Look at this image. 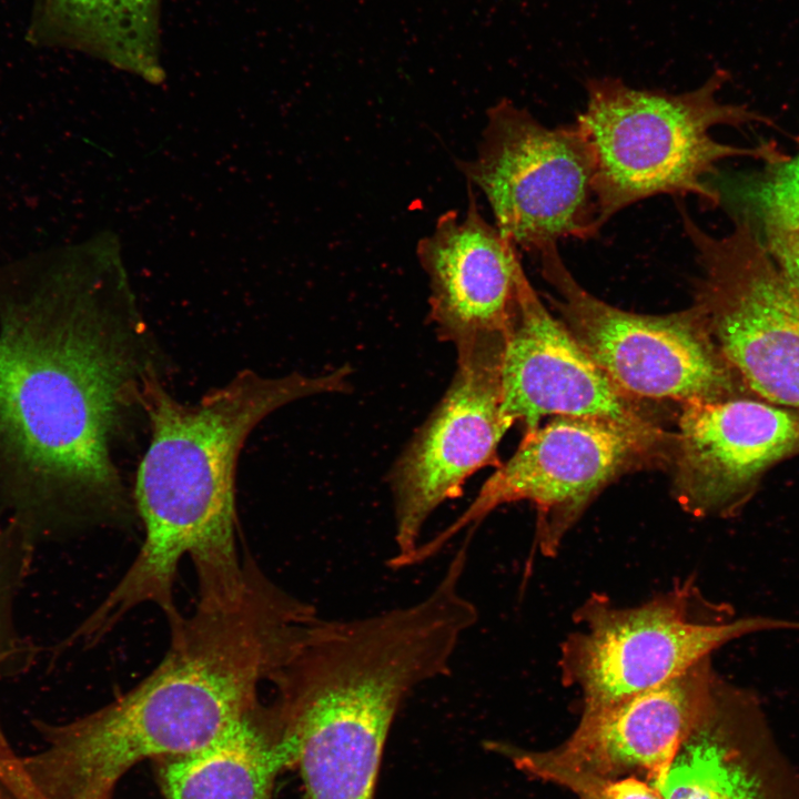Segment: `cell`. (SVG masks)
<instances>
[{
    "instance_id": "cell-1",
    "label": "cell",
    "mask_w": 799,
    "mask_h": 799,
    "mask_svg": "<svg viewBox=\"0 0 799 799\" xmlns=\"http://www.w3.org/2000/svg\"><path fill=\"white\" fill-rule=\"evenodd\" d=\"M109 266L92 243L0 265V492L24 507L123 506L112 444L154 371Z\"/></svg>"
},
{
    "instance_id": "cell-2",
    "label": "cell",
    "mask_w": 799,
    "mask_h": 799,
    "mask_svg": "<svg viewBox=\"0 0 799 799\" xmlns=\"http://www.w3.org/2000/svg\"><path fill=\"white\" fill-rule=\"evenodd\" d=\"M350 376L344 365L316 376L266 377L246 370L195 404H183L149 375L140 404L151 438L135 479L144 539L85 631L98 639L144 604L156 605L168 618L179 613L173 586L184 556L194 565L199 596L236 591L244 580L245 559H240L236 547L234 476L246 437L291 402L346 392Z\"/></svg>"
},
{
    "instance_id": "cell-3",
    "label": "cell",
    "mask_w": 799,
    "mask_h": 799,
    "mask_svg": "<svg viewBox=\"0 0 799 799\" xmlns=\"http://www.w3.org/2000/svg\"><path fill=\"white\" fill-rule=\"evenodd\" d=\"M313 605L276 586L245 555L239 590L199 596L168 618L170 644L138 686L95 712L100 740L123 767L205 748L259 711V688L290 659L318 619Z\"/></svg>"
},
{
    "instance_id": "cell-4",
    "label": "cell",
    "mask_w": 799,
    "mask_h": 799,
    "mask_svg": "<svg viewBox=\"0 0 799 799\" xmlns=\"http://www.w3.org/2000/svg\"><path fill=\"white\" fill-rule=\"evenodd\" d=\"M727 80L728 72L719 69L699 88L679 94L631 88L613 77L586 81V108L576 124L595 159L600 227L625 208L661 194L719 205L721 195L707 179L728 159L785 160L771 146L734 145L712 136L721 125L771 123L745 104L720 101Z\"/></svg>"
},
{
    "instance_id": "cell-5",
    "label": "cell",
    "mask_w": 799,
    "mask_h": 799,
    "mask_svg": "<svg viewBox=\"0 0 799 799\" xmlns=\"http://www.w3.org/2000/svg\"><path fill=\"white\" fill-rule=\"evenodd\" d=\"M574 624L560 646L559 670L563 684L581 692L583 711L661 685L742 636L799 630L797 620L737 617L729 605L706 599L691 577L631 607L593 595Z\"/></svg>"
},
{
    "instance_id": "cell-6",
    "label": "cell",
    "mask_w": 799,
    "mask_h": 799,
    "mask_svg": "<svg viewBox=\"0 0 799 799\" xmlns=\"http://www.w3.org/2000/svg\"><path fill=\"white\" fill-rule=\"evenodd\" d=\"M701 270L695 303L719 354L756 397L799 413V295L747 216L716 236L681 212Z\"/></svg>"
},
{
    "instance_id": "cell-7",
    "label": "cell",
    "mask_w": 799,
    "mask_h": 799,
    "mask_svg": "<svg viewBox=\"0 0 799 799\" xmlns=\"http://www.w3.org/2000/svg\"><path fill=\"white\" fill-rule=\"evenodd\" d=\"M457 168L517 247L539 254L560 240L595 237L601 229L595 159L576 123L548 128L502 99L487 110L476 155L458 160Z\"/></svg>"
},
{
    "instance_id": "cell-8",
    "label": "cell",
    "mask_w": 799,
    "mask_h": 799,
    "mask_svg": "<svg viewBox=\"0 0 799 799\" xmlns=\"http://www.w3.org/2000/svg\"><path fill=\"white\" fill-rule=\"evenodd\" d=\"M560 321L588 356L627 395L684 404L735 393L732 372L700 316L690 309L648 315L615 307L585 290L557 245L539 253Z\"/></svg>"
},
{
    "instance_id": "cell-9",
    "label": "cell",
    "mask_w": 799,
    "mask_h": 799,
    "mask_svg": "<svg viewBox=\"0 0 799 799\" xmlns=\"http://www.w3.org/2000/svg\"><path fill=\"white\" fill-rule=\"evenodd\" d=\"M657 439L620 424L593 417L556 416L526 432L514 455L497 467L468 507L407 559L419 564L461 530L495 508L528 500L537 509L536 543L554 556L589 503Z\"/></svg>"
},
{
    "instance_id": "cell-10",
    "label": "cell",
    "mask_w": 799,
    "mask_h": 799,
    "mask_svg": "<svg viewBox=\"0 0 799 799\" xmlns=\"http://www.w3.org/2000/svg\"><path fill=\"white\" fill-rule=\"evenodd\" d=\"M503 346L504 333H495L456 350L448 388L394 463L388 477L395 544L391 568L404 566L429 516L459 497L472 475L500 465L498 445L513 425L500 411Z\"/></svg>"
},
{
    "instance_id": "cell-11",
    "label": "cell",
    "mask_w": 799,
    "mask_h": 799,
    "mask_svg": "<svg viewBox=\"0 0 799 799\" xmlns=\"http://www.w3.org/2000/svg\"><path fill=\"white\" fill-rule=\"evenodd\" d=\"M500 411L526 432L542 417L576 416L610 421L654 439L660 432L588 356L560 320L546 309L524 269L517 304L504 332Z\"/></svg>"
},
{
    "instance_id": "cell-12",
    "label": "cell",
    "mask_w": 799,
    "mask_h": 799,
    "mask_svg": "<svg viewBox=\"0 0 799 799\" xmlns=\"http://www.w3.org/2000/svg\"><path fill=\"white\" fill-rule=\"evenodd\" d=\"M684 405L674 492L694 516H735L769 468L799 454L798 412L734 394Z\"/></svg>"
},
{
    "instance_id": "cell-13",
    "label": "cell",
    "mask_w": 799,
    "mask_h": 799,
    "mask_svg": "<svg viewBox=\"0 0 799 799\" xmlns=\"http://www.w3.org/2000/svg\"><path fill=\"white\" fill-rule=\"evenodd\" d=\"M269 709L303 799H374L400 706L367 686H290Z\"/></svg>"
},
{
    "instance_id": "cell-14",
    "label": "cell",
    "mask_w": 799,
    "mask_h": 799,
    "mask_svg": "<svg viewBox=\"0 0 799 799\" xmlns=\"http://www.w3.org/2000/svg\"><path fill=\"white\" fill-rule=\"evenodd\" d=\"M467 183L463 216L451 210L422 237L416 254L429 281V317L456 350L504 333L517 304L518 247L481 213Z\"/></svg>"
},
{
    "instance_id": "cell-15",
    "label": "cell",
    "mask_w": 799,
    "mask_h": 799,
    "mask_svg": "<svg viewBox=\"0 0 799 799\" xmlns=\"http://www.w3.org/2000/svg\"><path fill=\"white\" fill-rule=\"evenodd\" d=\"M716 676L707 657L661 685L583 711L567 742L547 755L607 777L638 770L657 789L707 708Z\"/></svg>"
},
{
    "instance_id": "cell-16",
    "label": "cell",
    "mask_w": 799,
    "mask_h": 799,
    "mask_svg": "<svg viewBox=\"0 0 799 799\" xmlns=\"http://www.w3.org/2000/svg\"><path fill=\"white\" fill-rule=\"evenodd\" d=\"M162 0H33L27 40L161 81Z\"/></svg>"
},
{
    "instance_id": "cell-17",
    "label": "cell",
    "mask_w": 799,
    "mask_h": 799,
    "mask_svg": "<svg viewBox=\"0 0 799 799\" xmlns=\"http://www.w3.org/2000/svg\"><path fill=\"white\" fill-rule=\"evenodd\" d=\"M291 768L280 730L261 706L233 732L171 758L161 780L168 799H272L277 775Z\"/></svg>"
},
{
    "instance_id": "cell-18",
    "label": "cell",
    "mask_w": 799,
    "mask_h": 799,
    "mask_svg": "<svg viewBox=\"0 0 799 799\" xmlns=\"http://www.w3.org/2000/svg\"><path fill=\"white\" fill-rule=\"evenodd\" d=\"M707 715L682 744L663 783V799H742L738 779L724 762Z\"/></svg>"
},
{
    "instance_id": "cell-19",
    "label": "cell",
    "mask_w": 799,
    "mask_h": 799,
    "mask_svg": "<svg viewBox=\"0 0 799 799\" xmlns=\"http://www.w3.org/2000/svg\"><path fill=\"white\" fill-rule=\"evenodd\" d=\"M523 770L557 782L580 799H663L660 792L635 777L615 778L565 766L547 754L509 752Z\"/></svg>"
},
{
    "instance_id": "cell-20",
    "label": "cell",
    "mask_w": 799,
    "mask_h": 799,
    "mask_svg": "<svg viewBox=\"0 0 799 799\" xmlns=\"http://www.w3.org/2000/svg\"><path fill=\"white\" fill-rule=\"evenodd\" d=\"M772 165L755 195L762 223L799 225V155Z\"/></svg>"
},
{
    "instance_id": "cell-21",
    "label": "cell",
    "mask_w": 799,
    "mask_h": 799,
    "mask_svg": "<svg viewBox=\"0 0 799 799\" xmlns=\"http://www.w3.org/2000/svg\"><path fill=\"white\" fill-rule=\"evenodd\" d=\"M761 233L771 256L799 295V225L763 223Z\"/></svg>"
},
{
    "instance_id": "cell-22",
    "label": "cell",
    "mask_w": 799,
    "mask_h": 799,
    "mask_svg": "<svg viewBox=\"0 0 799 799\" xmlns=\"http://www.w3.org/2000/svg\"><path fill=\"white\" fill-rule=\"evenodd\" d=\"M6 749H8V746H7V744L4 742V740H3V738H2V736H1V734H0V751H3V750H6Z\"/></svg>"
}]
</instances>
